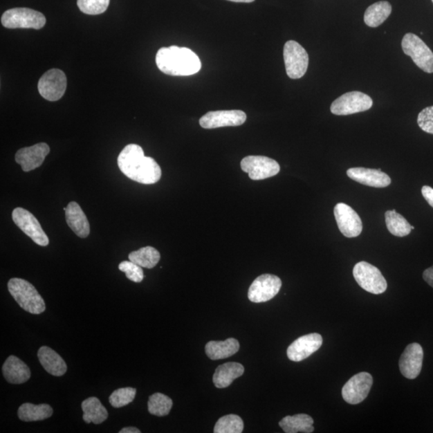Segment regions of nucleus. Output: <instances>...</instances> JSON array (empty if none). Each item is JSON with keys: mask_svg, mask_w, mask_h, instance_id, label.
Returning a JSON list of instances; mask_svg holds the SVG:
<instances>
[{"mask_svg": "<svg viewBox=\"0 0 433 433\" xmlns=\"http://www.w3.org/2000/svg\"><path fill=\"white\" fill-rule=\"evenodd\" d=\"M119 169L131 180L138 183L152 185L162 177V169L156 160L146 157L138 145L130 144L118 156Z\"/></svg>", "mask_w": 433, "mask_h": 433, "instance_id": "1", "label": "nucleus"}, {"mask_svg": "<svg viewBox=\"0 0 433 433\" xmlns=\"http://www.w3.org/2000/svg\"><path fill=\"white\" fill-rule=\"evenodd\" d=\"M160 71L174 77H186L198 73L201 63L197 54L187 48L170 46L162 48L156 55Z\"/></svg>", "mask_w": 433, "mask_h": 433, "instance_id": "2", "label": "nucleus"}, {"mask_svg": "<svg viewBox=\"0 0 433 433\" xmlns=\"http://www.w3.org/2000/svg\"><path fill=\"white\" fill-rule=\"evenodd\" d=\"M8 291L14 300L24 311L33 315H39L46 309L44 300L38 291L29 282L13 278L8 284Z\"/></svg>", "mask_w": 433, "mask_h": 433, "instance_id": "3", "label": "nucleus"}, {"mask_svg": "<svg viewBox=\"0 0 433 433\" xmlns=\"http://www.w3.org/2000/svg\"><path fill=\"white\" fill-rule=\"evenodd\" d=\"M3 26L10 29H42L46 24V18L42 12L31 8H17L8 10L1 17Z\"/></svg>", "mask_w": 433, "mask_h": 433, "instance_id": "4", "label": "nucleus"}, {"mask_svg": "<svg viewBox=\"0 0 433 433\" xmlns=\"http://www.w3.org/2000/svg\"><path fill=\"white\" fill-rule=\"evenodd\" d=\"M401 45L403 51L414 60L418 68L427 73H433V53L419 37L407 33Z\"/></svg>", "mask_w": 433, "mask_h": 433, "instance_id": "5", "label": "nucleus"}, {"mask_svg": "<svg viewBox=\"0 0 433 433\" xmlns=\"http://www.w3.org/2000/svg\"><path fill=\"white\" fill-rule=\"evenodd\" d=\"M353 275L360 288L369 293L380 295L387 290V281L380 270L367 261H360L354 266Z\"/></svg>", "mask_w": 433, "mask_h": 433, "instance_id": "6", "label": "nucleus"}, {"mask_svg": "<svg viewBox=\"0 0 433 433\" xmlns=\"http://www.w3.org/2000/svg\"><path fill=\"white\" fill-rule=\"evenodd\" d=\"M284 57L288 77L294 80L303 77L309 64V57L306 50L295 40H289L284 45Z\"/></svg>", "mask_w": 433, "mask_h": 433, "instance_id": "7", "label": "nucleus"}, {"mask_svg": "<svg viewBox=\"0 0 433 433\" xmlns=\"http://www.w3.org/2000/svg\"><path fill=\"white\" fill-rule=\"evenodd\" d=\"M374 105L369 95L353 91L342 95L331 104V112L335 115L347 116L365 112Z\"/></svg>", "mask_w": 433, "mask_h": 433, "instance_id": "8", "label": "nucleus"}, {"mask_svg": "<svg viewBox=\"0 0 433 433\" xmlns=\"http://www.w3.org/2000/svg\"><path fill=\"white\" fill-rule=\"evenodd\" d=\"M14 223L29 237L34 243L39 246H46L49 244V239L42 229L39 221L31 212L21 208L12 211Z\"/></svg>", "mask_w": 433, "mask_h": 433, "instance_id": "9", "label": "nucleus"}, {"mask_svg": "<svg viewBox=\"0 0 433 433\" xmlns=\"http://www.w3.org/2000/svg\"><path fill=\"white\" fill-rule=\"evenodd\" d=\"M241 168L254 181L274 177L280 171V165L275 160L264 156H248L241 160Z\"/></svg>", "mask_w": 433, "mask_h": 433, "instance_id": "10", "label": "nucleus"}, {"mask_svg": "<svg viewBox=\"0 0 433 433\" xmlns=\"http://www.w3.org/2000/svg\"><path fill=\"white\" fill-rule=\"evenodd\" d=\"M67 89L66 75L60 69L53 68L45 73L38 83L40 95L49 102H57Z\"/></svg>", "mask_w": 433, "mask_h": 433, "instance_id": "11", "label": "nucleus"}, {"mask_svg": "<svg viewBox=\"0 0 433 433\" xmlns=\"http://www.w3.org/2000/svg\"><path fill=\"white\" fill-rule=\"evenodd\" d=\"M282 288V281L274 275H261L250 285L248 298L253 303H265L278 295Z\"/></svg>", "mask_w": 433, "mask_h": 433, "instance_id": "12", "label": "nucleus"}, {"mask_svg": "<svg viewBox=\"0 0 433 433\" xmlns=\"http://www.w3.org/2000/svg\"><path fill=\"white\" fill-rule=\"evenodd\" d=\"M246 120V114L241 110L212 111L203 116L199 124L203 129L239 127Z\"/></svg>", "mask_w": 433, "mask_h": 433, "instance_id": "13", "label": "nucleus"}, {"mask_svg": "<svg viewBox=\"0 0 433 433\" xmlns=\"http://www.w3.org/2000/svg\"><path fill=\"white\" fill-rule=\"evenodd\" d=\"M374 379L367 372L352 376L342 389L344 400L350 405H358L369 396Z\"/></svg>", "mask_w": 433, "mask_h": 433, "instance_id": "14", "label": "nucleus"}, {"mask_svg": "<svg viewBox=\"0 0 433 433\" xmlns=\"http://www.w3.org/2000/svg\"><path fill=\"white\" fill-rule=\"evenodd\" d=\"M334 214L340 232L347 238H356L362 233L360 217L350 205L338 203L335 206Z\"/></svg>", "mask_w": 433, "mask_h": 433, "instance_id": "15", "label": "nucleus"}, {"mask_svg": "<svg viewBox=\"0 0 433 433\" xmlns=\"http://www.w3.org/2000/svg\"><path fill=\"white\" fill-rule=\"evenodd\" d=\"M323 344V337L318 333H312L300 337L288 349V359L300 362L308 358L318 351Z\"/></svg>", "mask_w": 433, "mask_h": 433, "instance_id": "16", "label": "nucleus"}, {"mask_svg": "<svg viewBox=\"0 0 433 433\" xmlns=\"http://www.w3.org/2000/svg\"><path fill=\"white\" fill-rule=\"evenodd\" d=\"M423 359L424 351L419 344L414 343L407 346L399 362L401 374L407 379H416L421 374Z\"/></svg>", "mask_w": 433, "mask_h": 433, "instance_id": "17", "label": "nucleus"}, {"mask_svg": "<svg viewBox=\"0 0 433 433\" xmlns=\"http://www.w3.org/2000/svg\"><path fill=\"white\" fill-rule=\"evenodd\" d=\"M49 153L48 144L38 143L19 149L16 154V162L21 165L24 172H30L42 165Z\"/></svg>", "mask_w": 433, "mask_h": 433, "instance_id": "18", "label": "nucleus"}, {"mask_svg": "<svg viewBox=\"0 0 433 433\" xmlns=\"http://www.w3.org/2000/svg\"><path fill=\"white\" fill-rule=\"evenodd\" d=\"M347 175L357 183L371 187L385 188L391 183L389 176L380 169L351 168L347 171Z\"/></svg>", "mask_w": 433, "mask_h": 433, "instance_id": "19", "label": "nucleus"}, {"mask_svg": "<svg viewBox=\"0 0 433 433\" xmlns=\"http://www.w3.org/2000/svg\"><path fill=\"white\" fill-rule=\"evenodd\" d=\"M64 211L65 219L69 228L79 238H87L90 234V225L87 216L79 204L75 201H71Z\"/></svg>", "mask_w": 433, "mask_h": 433, "instance_id": "20", "label": "nucleus"}, {"mask_svg": "<svg viewBox=\"0 0 433 433\" xmlns=\"http://www.w3.org/2000/svg\"><path fill=\"white\" fill-rule=\"evenodd\" d=\"M3 374L10 384L21 385L30 379L31 371L18 357L10 356L3 364Z\"/></svg>", "mask_w": 433, "mask_h": 433, "instance_id": "21", "label": "nucleus"}, {"mask_svg": "<svg viewBox=\"0 0 433 433\" xmlns=\"http://www.w3.org/2000/svg\"><path fill=\"white\" fill-rule=\"evenodd\" d=\"M38 359L44 370L54 376H62L66 374V362L57 352L47 346L40 347L37 353Z\"/></svg>", "mask_w": 433, "mask_h": 433, "instance_id": "22", "label": "nucleus"}, {"mask_svg": "<svg viewBox=\"0 0 433 433\" xmlns=\"http://www.w3.org/2000/svg\"><path fill=\"white\" fill-rule=\"evenodd\" d=\"M243 374L244 367L239 362H225L216 369L213 377L214 384L218 389H225Z\"/></svg>", "mask_w": 433, "mask_h": 433, "instance_id": "23", "label": "nucleus"}, {"mask_svg": "<svg viewBox=\"0 0 433 433\" xmlns=\"http://www.w3.org/2000/svg\"><path fill=\"white\" fill-rule=\"evenodd\" d=\"M239 342L234 338L225 341H210L205 345L206 355L210 360H219L229 358L239 351Z\"/></svg>", "mask_w": 433, "mask_h": 433, "instance_id": "24", "label": "nucleus"}, {"mask_svg": "<svg viewBox=\"0 0 433 433\" xmlns=\"http://www.w3.org/2000/svg\"><path fill=\"white\" fill-rule=\"evenodd\" d=\"M82 407L84 412L83 419L87 424L93 423L95 425H100L107 420L108 411L97 397H90L84 400Z\"/></svg>", "mask_w": 433, "mask_h": 433, "instance_id": "25", "label": "nucleus"}, {"mask_svg": "<svg viewBox=\"0 0 433 433\" xmlns=\"http://www.w3.org/2000/svg\"><path fill=\"white\" fill-rule=\"evenodd\" d=\"M313 424L312 417L306 414L288 416L279 422V426L286 433L313 432Z\"/></svg>", "mask_w": 433, "mask_h": 433, "instance_id": "26", "label": "nucleus"}, {"mask_svg": "<svg viewBox=\"0 0 433 433\" xmlns=\"http://www.w3.org/2000/svg\"><path fill=\"white\" fill-rule=\"evenodd\" d=\"M53 414V407L47 404L36 405L31 403H25L19 407L18 410L19 419L26 422L46 420Z\"/></svg>", "mask_w": 433, "mask_h": 433, "instance_id": "27", "label": "nucleus"}, {"mask_svg": "<svg viewBox=\"0 0 433 433\" xmlns=\"http://www.w3.org/2000/svg\"><path fill=\"white\" fill-rule=\"evenodd\" d=\"M391 13V4L387 1H380L371 5L365 13V22L371 28L379 27L389 17Z\"/></svg>", "mask_w": 433, "mask_h": 433, "instance_id": "28", "label": "nucleus"}, {"mask_svg": "<svg viewBox=\"0 0 433 433\" xmlns=\"http://www.w3.org/2000/svg\"><path fill=\"white\" fill-rule=\"evenodd\" d=\"M129 259L142 268L152 269L159 263L160 255L159 251L152 246H145V248L131 252Z\"/></svg>", "mask_w": 433, "mask_h": 433, "instance_id": "29", "label": "nucleus"}, {"mask_svg": "<svg viewBox=\"0 0 433 433\" xmlns=\"http://www.w3.org/2000/svg\"><path fill=\"white\" fill-rule=\"evenodd\" d=\"M385 223L389 232L396 237H405L411 233V225L404 217L395 210L387 211Z\"/></svg>", "mask_w": 433, "mask_h": 433, "instance_id": "30", "label": "nucleus"}, {"mask_svg": "<svg viewBox=\"0 0 433 433\" xmlns=\"http://www.w3.org/2000/svg\"><path fill=\"white\" fill-rule=\"evenodd\" d=\"M173 407V400L165 394H154L149 396L148 409L150 414L157 416H167Z\"/></svg>", "mask_w": 433, "mask_h": 433, "instance_id": "31", "label": "nucleus"}, {"mask_svg": "<svg viewBox=\"0 0 433 433\" xmlns=\"http://www.w3.org/2000/svg\"><path fill=\"white\" fill-rule=\"evenodd\" d=\"M244 429L243 421L234 414L221 417L214 426V433H241Z\"/></svg>", "mask_w": 433, "mask_h": 433, "instance_id": "32", "label": "nucleus"}, {"mask_svg": "<svg viewBox=\"0 0 433 433\" xmlns=\"http://www.w3.org/2000/svg\"><path fill=\"white\" fill-rule=\"evenodd\" d=\"M137 394V389L133 387H122L113 392L109 396L110 405L114 407H122L132 403Z\"/></svg>", "mask_w": 433, "mask_h": 433, "instance_id": "33", "label": "nucleus"}, {"mask_svg": "<svg viewBox=\"0 0 433 433\" xmlns=\"http://www.w3.org/2000/svg\"><path fill=\"white\" fill-rule=\"evenodd\" d=\"M110 0H77V6L84 14L95 16L107 11Z\"/></svg>", "mask_w": 433, "mask_h": 433, "instance_id": "34", "label": "nucleus"}, {"mask_svg": "<svg viewBox=\"0 0 433 433\" xmlns=\"http://www.w3.org/2000/svg\"><path fill=\"white\" fill-rule=\"evenodd\" d=\"M118 268L127 275L129 280L134 282V283L139 284L144 279L145 276L142 266L133 263L130 260L122 261L119 264Z\"/></svg>", "mask_w": 433, "mask_h": 433, "instance_id": "35", "label": "nucleus"}, {"mask_svg": "<svg viewBox=\"0 0 433 433\" xmlns=\"http://www.w3.org/2000/svg\"><path fill=\"white\" fill-rule=\"evenodd\" d=\"M417 123L424 132L433 134V107L421 111L418 115Z\"/></svg>", "mask_w": 433, "mask_h": 433, "instance_id": "36", "label": "nucleus"}, {"mask_svg": "<svg viewBox=\"0 0 433 433\" xmlns=\"http://www.w3.org/2000/svg\"><path fill=\"white\" fill-rule=\"evenodd\" d=\"M421 193L427 203L433 208V189L429 185L423 186Z\"/></svg>", "mask_w": 433, "mask_h": 433, "instance_id": "37", "label": "nucleus"}, {"mask_svg": "<svg viewBox=\"0 0 433 433\" xmlns=\"http://www.w3.org/2000/svg\"><path fill=\"white\" fill-rule=\"evenodd\" d=\"M423 278H424L426 283L433 288V266L424 271Z\"/></svg>", "mask_w": 433, "mask_h": 433, "instance_id": "38", "label": "nucleus"}, {"mask_svg": "<svg viewBox=\"0 0 433 433\" xmlns=\"http://www.w3.org/2000/svg\"><path fill=\"white\" fill-rule=\"evenodd\" d=\"M120 433H140V431L134 427H124L119 432Z\"/></svg>", "mask_w": 433, "mask_h": 433, "instance_id": "39", "label": "nucleus"}, {"mask_svg": "<svg viewBox=\"0 0 433 433\" xmlns=\"http://www.w3.org/2000/svg\"><path fill=\"white\" fill-rule=\"evenodd\" d=\"M228 1L234 3H252L255 0H228Z\"/></svg>", "mask_w": 433, "mask_h": 433, "instance_id": "40", "label": "nucleus"}, {"mask_svg": "<svg viewBox=\"0 0 433 433\" xmlns=\"http://www.w3.org/2000/svg\"><path fill=\"white\" fill-rule=\"evenodd\" d=\"M411 228H412V230H414L415 229L414 225H411Z\"/></svg>", "mask_w": 433, "mask_h": 433, "instance_id": "41", "label": "nucleus"}, {"mask_svg": "<svg viewBox=\"0 0 433 433\" xmlns=\"http://www.w3.org/2000/svg\"><path fill=\"white\" fill-rule=\"evenodd\" d=\"M432 3H433V0H432Z\"/></svg>", "mask_w": 433, "mask_h": 433, "instance_id": "42", "label": "nucleus"}]
</instances>
